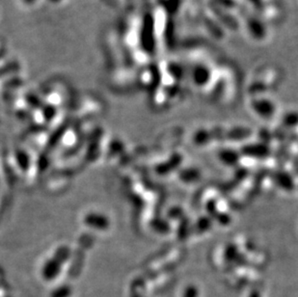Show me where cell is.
<instances>
[{
	"label": "cell",
	"instance_id": "cell-1",
	"mask_svg": "<svg viewBox=\"0 0 298 297\" xmlns=\"http://www.w3.org/2000/svg\"><path fill=\"white\" fill-rule=\"evenodd\" d=\"M249 38L256 42L265 41L269 35L268 29L265 27V21L255 13L244 14V19L240 22Z\"/></svg>",
	"mask_w": 298,
	"mask_h": 297
}]
</instances>
